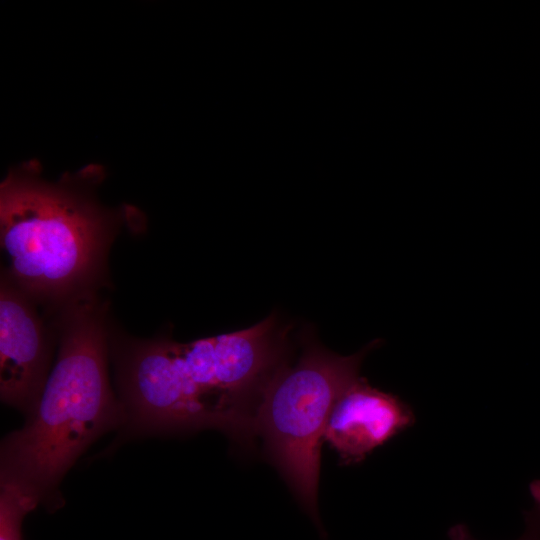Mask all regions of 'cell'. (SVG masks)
<instances>
[{
  "instance_id": "6",
  "label": "cell",
  "mask_w": 540,
  "mask_h": 540,
  "mask_svg": "<svg viewBox=\"0 0 540 540\" xmlns=\"http://www.w3.org/2000/svg\"><path fill=\"white\" fill-rule=\"evenodd\" d=\"M39 503L13 485L1 483L0 540H22L24 517Z\"/></svg>"
},
{
  "instance_id": "4",
  "label": "cell",
  "mask_w": 540,
  "mask_h": 540,
  "mask_svg": "<svg viewBox=\"0 0 540 540\" xmlns=\"http://www.w3.org/2000/svg\"><path fill=\"white\" fill-rule=\"evenodd\" d=\"M36 303L4 273L0 282V396L27 416L47 378L52 352Z\"/></svg>"
},
{
  "instance_id": "1",
  "label": "cell",
  "mask_w": 540,
  "mask_h": 540,
  "mask_svg": "<svg viewBox=\"0 0 540 540\" xmlns=\"http://www.w3.org/2000/svg\"><path fill=\"white\" fill-rule=\"evenodd\" d=\"M41 171L40 163L30 160L12 168L1 183L0 242L7 261L2 273L55 314L97 293L127 212L100 204L99 165L57 181L44 179Z\"/></svg>"
},
{
  "instance_id": "2",
  "label": "cell",
  "mask_w": 540,
  "mask_h": 540,
  "mask_svg": "<svg viewBox=\"0 0 540 540\" xmlns=\"http://www.w3.org/2000/svg\"><path fill=\"white\" fill-rule=\"evenodd\" d=\"M53 324L56 363L25 425L1 446V483L52 511L62 504L59 483L79 456L127 421L109 382L107 303L97 294L74 300Z\"/></svg>"
},
{
  "instance_id": "3",
  "label": "cell",
  "mask_w": 540,
  "mask_h": 540,
  "mask_svg": "<svg viewBox=\"0 0 540 540\" xmlns=\"http://www.w3.org/2000/svg\"><path fill=\"white\" fill-rule=\"evenodd\" d=\"M380 343L374 340L342 356L308 340L298 361L282 364L261 392L254 437H261L269 460L318 528L321 446L329 415L341 393L360 377L364 358Z\"/></svg>"
},
{
  "instance_id": "7",
  "label": "cell",
  "mask_w": 540,
  "mask_h": 540,
  "mask_svg": "<svg viewBox=\"0 0 540 540\" xmlns=\"http://www.w3.org/2000/svg\"><path fill=\"white\" fill-rule=\"evenodd\" d=\"M535 501L534 508L526 517V529L518 540H540V487L531 489ZM450 540H475L464 524H456L448 531Z\"/></svg>"
},
{
  "instance_id": "5",
  "label": "cell",
  "mask_w": 540,
  "mask_h": 540,
  "mask_svg": "<svg viewBox=\"0 0 540 540\" xmlns=\"http://www.w3.org/2000/svg\"><path fill=\"white\" fill-rule=\"evenodd\" d=\"M414 422L407 403L359 377L336 400L323 441L337 453L340 464H357Z\"/></svg>"
}]
</instances>
